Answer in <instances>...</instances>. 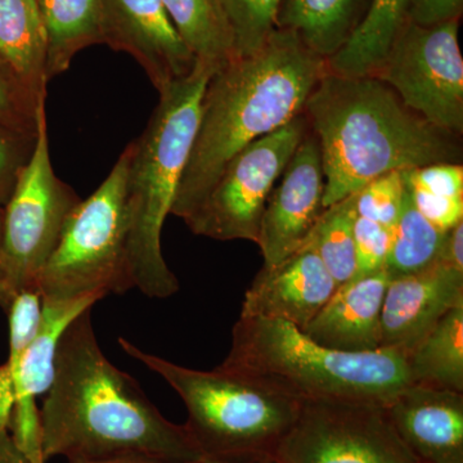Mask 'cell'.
Segmentation results:
<instances>
[{
	"label": "cell",
	"instance_id": "obj_1",
	"mask_svg": "<svg viewBox=\"0 0 463 463\" xmlns=\"http://www.w3.org/2000/svg\"><path fill=\"white\" fill-rule=\"evenodd\" d=\"M91 309L66 328L58 344L53 383L39 410L45 461L206 462L187 428L164 417L139 383L103 354Z\"/></svg>",
	"mask_w": 463,
	"mask_h": 463
},
{
	"label": "cell",
	"instance_id": "obj_2",
	"mask_svg": "<svg viewBox=\"0 0 463 463\" xmlns=\"http://www.w3.org/2000/svg\"><path fill=\"white\" fill-rule=\"evenodd\" d=\"M327 71V60L279 29L254 54L216 69L203 91L199 129L172 214L184 221L228 160L303 114Z\"/></svg>",
	"mask_w": 463,
	"mask_h": 463
},
{
	"label": "cell",
	"instance_id": "obj_3",
	"mask_svg": "<svg viewBox=\"0 0 463 463\" xmlns=\"http://www.w3.org/2000/svg\"><path fill=\"white\" fill-rule=\"evenodd\" d=\"M304 115L321 146L325 209L385 174L462 161L458 137L405 108L374 76L326 72Z\"/></svg>",
	"mask_w": 463,
	"mask_h": 463
},
{
	"label": "cell",
	"instance_id": "obj_4",
	"mask_svg": "<svg viewBox=\"0 0 463 463\" xmlns=\"http://www.w3.org/2000/svg\"><path fill=\"white\" fill-rule=\"evenodd\" d=\"M221 370L298 402L349 401L388 404L413 385L404 353L328 349L283 321L242 318Z\"/></svg>",
	"mask_w": 463,
	"mask_h": 463
},
{
	"label": "cell",
	"instance_id": "obj_5",
	"mask_svg": "<svg viewBox=\"0 0 463 463\" xmlns=\"http://www.w3.org/2000/svg\"><path fill=\"white\" fill-rule=\"evenodd\" d=\"M213 72L197 61L190 75L161 90L147 128L129 145L128 258L134 288L149 298H167L181 288L161 251V232L172 214Z\"/></svg>",
	"mask_w": 463,
	"mask_h": 463
},
{
	"label": "cell",
	"instance_id": "obj_6",
	"mask_svg": "<svg viewBox=\"0 0 463 463\" xmlns=\"http://www.w3.org/2000/svg\"><path fill=\"white\" fill-rule=\"evenodd\" d=\"M118 345L181 397L187 410L184 426L205 461L254 463L276 458L297 419L298 402L219 367L200 371L173 364L124 337Z\"/></svg>",
	"mask_w": 463,
	"mask_h": 463
},
{
	"label": "cell",
	"instance_id": "obj_7",
	"mask_svg": "<svg viewBox=\"0 0 463 463\" xmlns=\"http://www.w3.org/2000/svg\"><path fill=\"white\" fill-rule=\"evenodd\" d=\"M129 158L128 146L99 190L72 210L36 281L43 300L105 298L134 288L128 258Z\"/></svg>",
	"mask_w": 463,
	"mask_h": 463
},
{
	"label": "cell",
	"instance_id": "obj_8",
	"mask_svg": "<svg viewBox=\"0 0 463 463\" xmlns=\"http://www.w3.org/2000/svg\"><path fill=\"white\" fill-rule=\"evenodd\" d=\"M80 201L52 166L43 103L36 114L32 152L18 170L14 190L3 209L0 274L11 300L23 289L38 288L39 274Z\"/></svg>",
	"mask_w": 463,
	"mask_h": 463
},
{
	"label": "cell",
	"instance_id": "obj_9",
	"mask_svg": "<svg viewBox=\"0 0 463 463\" xmlns=\"http://www.w3.org/2000/svg\"><path fill=\"white\" fill-rule=\"evenodd\" d=\"M307 130L303 112L228 160L199 205L183 221L192 233L257 243L268 197Z\"/></svg>",
	"mask_w": 463,
	"mask_h": 463
},
{
	"label": "cell",
	"instance_id": "obj_10",
	"mask_svg": "<svg viewBox=\"0 0 463 463\" xmlns=\"http://www.w3.org/2000/svg\"><path fill=\"white\" fill-rule=\"evenodd\" d=\"M459 21L419 26L407 21L374 78L439 129L463 133V58Z\"/></svg>",
	"mask_w": 463,
	"mask_h": 463
},
{
	"label": "cell",
	"instance_id": "obj_11",
	"mask_svg": "<svg viewBox=\"0 0 463 463\" xmlns=\"http://www.w3.org/2000/svg\"><path fill=\"white\" fill-rule=\"evenodd\" d=\"M281 463H419L390 421L385 404L301 402L277 450Z\"/></svg>",
	"mask_w": 463,
	"mask_h": 463
},
{
	"label": "cell",
	"instance_id": "obj_12",
	"mask_svg": "<svg viewBox=\"0 0 463 463\" xmlns=\"http://www.w3.org/2000/svg\"><path fill=\"white\" fill-rule=\"evenodd\" d=\"M323 196L321 146L309 129L265 203L257 242L263 265L279 264L303 246L325 212Z\"/></svg>",
	"mask_w": 463,
	"mask_h": 463
},
{
	"label": "cell",
	"instance_id": "obj_13",
	"mask_svg": "<svg viewBox=\"0 0 463 463\" xmlns=\"http://www.w3.org/2000/svg\"><path fill=\"white\" fill-rule=\"evenodd\" d=\"M102 43L136 58L158 93L197 62L163 0H102Z\"/></svg>",
	"mask_w": 463,
	"mask_h": 463
},
{
	"label": "cell",
	"instance_id": "obj_14",
	"mask_svg": "<svg viewBox=\"0 0 463 463\" xmlns=\"http://www.w3.org/2000/svg\"><path fill=\"white\" fill-rule=\"evenodd\" d=\"M339 285L304 243L279 264L263 265L243 298L242 318L283 321L306 330Z\"/></svg>",
	"mask_w": 463,
	"mask_h": 463
},
{
	"label": "cell",
	"instance_id": "obj_15",
	"mask_svg": "<svg viewBox=\"0 0 463 463\" xmlns=\"http://www.w3.org/2000/svg\"><path fill=\"white\" fill-rule=\"evenodd\" d=\"M463 304V272L437 261L390 279L381 312V349L407 354L453 307Z\"/></svg>",
	"mask_w": 463,
	"mask_h": 463
},
{
	"label": "cell",
	"instance_id": "obj_16",
	"mask_svg": "<svg viewBox=\"0 0 463 463\" xmlns=\"http://www.w3.org/2000/svg\"><path fill=\"white\" fill-rule=\"evenodd\" d=\"M386 412L420 463H463V392L410 385Z\"/></svg>",
	"mask_w": 463,
	"mask_h": 463
},
{
	"label": "cell",
	"instance_id": "obj_17",
	"mask_svg": "<svg viewBox=\"0 0 463 463\" xmlns=\"http://www.w3.org/2000/svg\"><path fill=\"white\" fill-rule=\"evenodd\" d=\"M389 279L383 269L340 285L304 334L322 346L339 352L381 349V312Z\"/></svg>",
	"mask_w": 463,
	"mask_h": 463
},
{
	"label": "cell",
	"instance_id": "obj_18",
	"mask_svg": "<svg viewBox=\"0 0 463 463\" xmlns=\"http://www.w3.org/2000/svg\"><path fill=\"white\" fill-rule=\"evenodd\" d=\"M102 298L87 297L78 300H43L42 321L25 353L17 361H7L14 389V414L38 413L36 398L47 394L56 373L58 344L66 328L85 310Z\"/></svg>",
	"mask_w": 463,
	"mask_h": 463
},
{
	"label": "cell",
	"instance_id": "obj_19",
	"mask_svg": "<svg viewBox=\"0 0 463 463\" xmlns=\"http://www.w3.org/2000/svg\"><path fill=\"white\" fill-rule=\"evenodd\" d=\"M0 63L36 100L47 94V38L38 0H0Z\"/></svg>",
	"mask_w": 463,
	"mask_h": 463
},
{
	"label": "cell",
	"instance_id": "obj_20",
	"mask_svg": "<svg viewBox=\"0 0 463 463\" xmlns=\"http://www.w3.org/2000/svg\"><path fill=\"white\" fill-rule=\"evenodd\" d=\"M373 0H281L277 29L298 36L317 56L336 54L364 20Z\"/></svg>",
	"mask_w": 463,
	"mask_h": 463
},
{
	"label": "cell",
	"instance_id": "obj_21",
	"mask_svg": "<svg viewBox=\"0 0 463 463\" xmlns=\"http://www.w3.org/2000/svg\"><path fill=\"white\" fill-rule=\"evenodd\" d=\"M413 0H373L352 38L328 58L327 70L341 76H374L408 21Z\"/></svg>",
	"mask_w": 463,
	"mask_h": 463
},
{
	"label": "cell",
	"instance_id": "obj_22",
	"mask_svg": "<svg viewBox=\"0 0 463 463\" xmlns=\"http://www.w3.org/2000/svg\"><path fill=\"white\" fill-rule=\"evenodd\" d=\"M47 38V76L67 71L76 54L102 43V0H38Z\"/></svg>",
	"mask_w": 463,
	"mask_h": 463
},
{
	"label": "cell",
	"instance_id": "obj_23",
	"mask_svg": "<svg viewBox=\"0 0 463 463\" xmlns=\"http://www.w3.org/2000/svg\"><path fill=\"white\" fill-rule=\"evenodd\" d=\"M405 359L414 385L463 392V304L448 312Z\"/></svg>",
	"mask_w": 463,
	"mask_h": 463
},
{
	"label": "cell",
	"instance_id": "obj_24",
	"mask_svg": "<svg viewBox=\"0 0 463 463\" xmlns=\"http://www.w3.org/2000/svg\"><path fill=\"white\" fill-rule=\"evenodd\" d=\"M196 61L215 70L236 58L234 36L221 0H163Z\"/></svg>",
	"mask_w": 463,
	"mask_h": 463
},
{
	"label": "cell",
	"instance_id": "obj_25",
	"mask_svg": "<svg viewBox=\"0 0 463 463\" xmlns=\"http://www.w3.org/2000/svg\"><path fill=\"white\" fill-rule=\"evenodd\" d=\"M446 233L416 209L405 185L403 205L392 227L385 265L390 279L417 273L437 263Z\"/></svg>",
	"mask_w": 463,
	"mask_h": 463
},
{
	"label": "cell",
	"instance_id": "obj_26",
	"mask_svg": "<svg viewBox=\"0 0 463 463\" xmlns=\"http://www.w3.org/2000/svg\"><path fill=\"white\" fill-rule=\"evenodd\" d=\"M355 197L356 194H353L326 207L304 242L315 250L339 286L352 281L358 272L354 239Z\"/></svg>",
	"mask_w": 463,
	"mask_h": 463
},
{
	"label": "cell",
	"instance_id": "obj_27",
	"mask_svg": "<svg viewBox=\"0 0 463 463\" xmlns=\"http://www.w3.org/2000/svg\"><path fill=\"white\" fill-rule=\"evenodd\" d=\"M234 36L236 57L254 54L277 30L281 0H221Z\"/></svg>",
	"mask_w": 463,
	"mask_h": 463
},
{
	"label": "cell",
	"instance_id": "obj_28",
	"mask_svg": "<svg viewBox=\"0 0 463 463\" xmlns=\"http://www.w3.org/2000/svg\"><path fill=\"white\" fill-rule=\"evenodd\" d=\"M404 170L385 174L356 192V216L394 227L405 194Z\"/></svg>",
	"mask_w": 463,
	"mask_h": 463
},
{
	"label": "cell",
	"instance_id": "obj_29",
	"mask_svg": "<svg viewBox=\"0 0 463 463\" xmlns=\"http://www.w3.org/2000/svg\"><path fill=\"white\" fill-rule=\"evenodd\" d=\"M45 100H36L0 63V121L35 136L36 114Z\"/></svg>",
	"mask_w": 463,
	"mask_h": 463
},
{
	"label": "cell",
	"instance_id": "obj_30",
	"mask_svg": "<svg viewBox=\"0 0 463 463\" xmlns=\"http://www.w3.org/2000/svg\"><path fill=\"white\" fill-rule=\"evenodd\" d=\"M392 233V227L356 216L354 239L358 272L355 277L368 276L385 269Z\"/></svg>",
	"mask_w": 463,
	"mask_h": 463
},
{
	"label": "cell",
	"instance_id": "obj_31",
	"mask_svg": "<svg viewBox=\"0 0 463 463\" xmlns=\"http://www.w3.org/2000/svg\"><path fill=\"white\" fill-rule=\"evenodd\" d=\"M404 179L410 187L437 194L463 199L462 164H434L404 170Z\"/></svg>",
	"mask_w": 463,
	"mask_h": 463
},
{
	"label": "cell",
	"instance_id": "obj_32",
	"mask_svg": "<svg viewBox=\"0 0 463 463\" xmlns=\"http://www.w3.org/2000/svg\"><path fill=\"white\" fill-rule=\"evenodd\" d=\"M407 185L416 209L440 230L448 231L463 221V199L437 196Z\"/></svg>",
	"mask_w": 463,
	"mask_h": 463
},
{
	"label": "cell",
	"instance_id": "obj_33",
	"mask_svg": "<svg viewBox=\"0 0 463 463\" xmlns=\"http://www.w3.org/2000/svg\"><path fill=\"white\" fill-rule=\"evenodd\" d=\"M463 0H413L408 11V21L419 26H434L449 21H459Z\"/></svg>",
	"mask_w": 463,
	"mask_h": 463
},
{
	"label": "cell",
	"instance_id": "obj_34",
	"mask_svg": "<svg viewBox=\"0 0 463 463\" xmlns=\"http://www.w3.org/2000/svg\"><path fill=\"white\" fill-rule=\"evenodd\" d=\"M26 160L17 156V147L14 139L0 129V205L7 203L20 167Z\"/></svg>",
	"mask_w": 463,
	"mask_h": 463
},
{
	"label": "cell",
	"instance_id": "obj_35",
	"mask_svg": "<svg viewBox=\"0 0 463 463\" xmlns=\"http://www.w3.org/2000/svg\"><path fill=\"white\" fill-rule=\"evenodd\" d=\"M14 389L7 364H0V432L9 430L14 410Z\"/></svg>",
	"mask_w": 463,
	"mask_h": 463
},
{
	"label": "cell",
	"instance_id": "obj_36",
	"mask_svg": "<svg viewBox=\"0 0 463 463\" xmlns=\"http://www.w3.org/2000/svg\"><path fill=\"white\" fill-rule=\"evenodd\" d=\"M439 261L463 272V221L447 231Z\"/></svg>",
	"mask_w": 463,
	"mask_h": 463
},
{
	"label": "cell",
	"instance_id": "obj_37",
	"mask_svg": "<svg viewBox=\"0 0 463 463\" xmlns=\"http://www.w3.org/2000/svg\"><path fill=\"white\" fill-rule=\"evenodd\" d=\"M0 463H30L18 449L9 430L0 432Z\"/></svg>",
	"mask_w": 463,
	"mask_h": 463
},
{
	"label": "cell",
	"instance_id": "obj_38",
	"mask_svg": "<svg viewBox=\"0 0 463 463\" xmlns=\"http://www.w3.org/2000/svg\"><path fill=\"white\" fill-rule=\"evenodd\" d=\"M2 223H3V207L0 205V245H2ZM12 300L5 292V286H3L2 274H0V307L7 312Z\"/></svg>",
	"mask_w": 463,
	"mask_h": 463
},
{
	"label": "cell",
	"instance_id": "obj_39",
	"mask_svg": "<svg viewBox=\"0 0 463 463\" xmlns=\"http://www.w3.org/2000/svg\"><path fill=\"white\" fill-rule=\"evenodd\" d=\"M85 463H172V462L154 461V459H143V458H118V459H109V461L85 462ZM197 463H212V462H197Z\"/></svg>",
	"mask_w": 463,
	"mask_h": 463
},
{
	"label": "cell",
	"instance_id": "obj_40",
	"mask_svg": "<svg viewBox=\"0 0 463 463\" xmlns=\"http://www.w3.org/2000/svg\"><path fill=\"white\" fill-rule=\"evenodd\" d=\"M254 463H281V462L277 461L276 458H269V459H263V461H258V462H254Z\"/></svg>",
	"mask_w": 463,
	"mask_h": 463
},
{
	"label": "cell",
	"instance_id": "obj_41",
	"mask_svg": "<svg viewBox=\"0 0 463 463\" xmlns=\"http://www.w3.org/2000/svg\"><path fill=\"white\" fill-rule=\"evenodd\" d=\"M212 463H215V462H212Z\"/></svg>",
	"mask_w": 463,
	"mask_h": 463
},
{
	"label": "cell",
	"instance_id": "obj_42",
	"mask_svg": "<svg viewBox=\"0 0 463 463\" xmlns=\"http://www.w3.org/2000/svg\"><path fill=\"white\" fill-rule=\"evenodd\" d=\"M420 463V462H419Z\"/></svg>",
	"mask_w": 463,
	"mask_h": 463
}]
</instances>
